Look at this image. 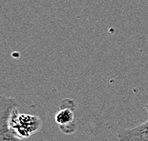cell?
<instances>
[{
    "label": "cell",
    "instance_id": "obj_3",
    "mask_svg": "<svg viewBox=\"0 0 148 141\" xmlns=\"http://www.w3.org/2000/svg\"><path fill=\"white\" fill-rule=\"evenodd\" d=\"M77 103L75 100L65 98L61 102L59 110L55 115V121L58 129L64 134H73L77 131V123L75 118V111Z\"/></svg>",
    "mask_w": 148,
    "mask_h": 141
},
{
    "label": "cell",
    "instance_id": "obj_4",
    "mask_svg": "<svg viewBox=\"0 0 148 141\" xmlns=\"http://www.w3.org/2000/svg\"><path fill=\"white\" fill-rule=\"evenodd\" d=\"M119 141H148V120L118 134Z\"/></svg>",
    "mask_w": 148,
    "mask_h": 141
},
{
    "label": "cell",
    "instance_id": "obj_5",
    "mask_svg": "<svg viewBox=\"0 0 148 141\" xmlns=\"http://www.w3.org/2000/svg\"><path fill=\"white\" fill-rule=\"evenodd\" d=\"M145 109H146V112H147V114H148V105L145 106Z\"/></svg>",
    "mask_w": 148,
    "mask_h": 141
},
{
    "label": "cell",
    "instance_id": "obj_2",
    "mask_svg": "<svg viewBox=\"0 0 148 141\" xmlns=\"http://www.w3.org/2000/svg\"><path fill=\"white\" fill-rule=\"evenodd\" d=\"M18 107L19 104L15 98L0 96V141H22L11 126L12 114Z\"/></svg>",
    "mask_w": 148,
    "mask_h": 141
},
{
    "label": "cell",
    "instance_id": "obj_1",
    "mask_svg": "<svg viewBox=\"0 0 148 141\" xmlns=\"http://www.w3.org/2000/svg\"><path fill=\"white\" fill-rule=\"evenodd\" d=\"M11 126L14 133L21 139L30 138L40 130L42 126L41 119L34 114H20L16 108L11 116Z\"/></svg>",
    "mask_w": 148,
    "mask_h": 141
}]
</instances>
